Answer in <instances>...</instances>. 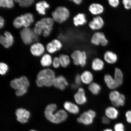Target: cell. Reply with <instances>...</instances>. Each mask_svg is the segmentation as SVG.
Instances as JSON below:
<instances>
[{
	"instance_id": "1",
	"label": "cell",
	"mask_w": 131,
	"mask_h": 131,
	"mask_svg": "<svg viewBox=\"0 0 131 131\" xmlns=\"http://www.w3.org/2000/svg\"><path fill=\"white\" fill-rule=\"evenodd\" d=\"M57 108V105L54 104L48 105L46 108L45 114L47 120L53 123L59 124L66 120L68 115L67 111L63 110H60L54 114Z\"/></svg>"
},
{
	"instance_id": "2",
	"label": "cell",
	"mask_w": 131,
	"mask_h": 131,
	"mask_svg": "<svg viewBox=\"0 0 131 131\" xmlns=\"http://www.w3.org/2000/svg\"><path fill=\"white\" fill-rule=\"evenodd\" d=\"M53 19L51 18H43L36 24L34 32L36 35L42 34L44 36H48L53 29Z\"/></svg>"
},
{
	"instance_id": "3",
	"label": "cell",
	"mask_w": 131,
	"mask_h": 131,
	"mask_svg": "<svg viewBox=\"0 0 131 131\" xmlns=\"http://www.w3.org/2000/svg\"><path fill=\"white\" fill-rule=\"evenodd\" d=\"M55 78V73L52 70L49 69L42 70L37 75L36 83L40 87L50 86L53 85Z\"/></svg>"
},
{
	"instance_id": "4",
	"label": "cell",
	"mask_w": 131,
	"mask_h": 131,
	"mask_svg": "<svg viewBox=\"0 0 131 131\" xmlns=\"http://www.w3.org/2000/svg\"><path fill=\"white\" fill-rule=\"evenodd\" d=\"M10 84L12 88L16 90V95L20 96L27 92L29 83L27 78L25 76H22L19 78H16L12 80Z\"/></svg>"
},
{
	"instance_id": "5",
	"label": "cell",
	"mask_w": 131,
	"mask_h": 131,
	"mask_svg": "<svg viewBox=\"0 0 131 131\" xmlns=\"http://www.w3.org/2000/svg\"><path fill=\"white\" fill-rule=\"evenodd\" d=\"M73 63L77 66L84 68L86 65L88 60V55L84 50H76L73 51L71 55Z\"/></svg>"
},
{
	"instance_id": "6",
	"label": "cell",
	"mask_w": 131,
	"mask_h": 131,
	"mask_svg": "<svg viewBox=\"0 0 131 131\" xmlns=\"http://www.w3.org/2000/svg\"><path fill=\"white\" fill-rule=\"evenodd\" d=\"M70 15L69 10L64 6H59L52 13L53 20L59 24L63 23L68 20Z\"/></svg>"
},
{
	"instance_id": "7",
	"label": "cell",
	"mask_w": 131,
	"mask_h": 131,
	"mask_svg": "<svg viewBox=\"0 0 131 131\" xmlns=\"http://www.w3.org/2000/svg\"><path fill=\"white\" fill-rule=\"evenodd\" d=\"M96 116L95 111L92 109H89L82 113L77 118V122L85 126H89L94 122Z\"/></svg>"
},
{
	"instance_id": "8",
	"label": "cell",
	"mask_w": 131,
	"mask_h": 131,
	"mask_svg": "<svg viewBox=\"0 0 131 131\" xmlns=\"http://www.w3.org/2000/svg\"><path fill=\"white\" fill-rule=\"evenodd\" d=\"M108 97L112 106L116 108L124 106L125 104V95L117 90H112L109 93Z\"/></svg>"
},
{
	"instance_id": "9",
	"label": "cell",
	"mask_w": 131,
	"mask_h": 131,
	"mask_svg": "<svg viewBox=\"0 0 131 131\" xmlns=\"http://www.w3.org/2000/svg\"><path fill=\"white\" fill-rule=\"evenodd\" d=\"M90 41L94 45H101L103 47L106 46L109 43V41L106 38L105 34L103 32L99 31L95 32L93 34Z\"/></svg>"
},
{
	"instance_id": "10",
	"label": "cell",
	"mask_w": 131,
	"mask_h": 131,
	"mask_svg": "<svg viewBox=\"0 0 131 131\" xmlns=\"http://www.w3.org/2000/svg\"><path fill=\"white\" fill-rule=\"evenodd\" d=\"M20 36L23 42L26 45L30 44L37 39L36 34L28 27H25L21 31Z\"/></svg>"
},
{
	"instance_id": "11",
	"label": "cell",
	"mask_w": 131,
	"mask_h": 131,
	"mask_svg": "<svg viewBox=\"0 0 131 131\" xmlns=\"http://www.w3.org/2000/svg\"><path fill=\"white\" fill-rule=\"evenodd\" d=\"M75 102L79 106L84 105L88 101V98L84 88L79 87L73 96Z\"/></svg>"
},
{
	"instance_id": "12",
	"label": "cell",
	"mask_w": 131,
	"mask_h": 131,
	"mask_svg": "<svg viewBox=\"0 0 131 131\" xmlns=\"http://www.w3.org/2000/svg\"><path fill=\"white\" fill-rule=\"evenodd\" d=\"M104 25V19L100 16H95L88 24V26L91 30L97 31L102 29Z\"/></svg>"
},
{
	"instance_id": "13",
	"label": "cell",
	"mask_w": 131,
	"mask_h": 131,
	"mask_svg": "<svg viewBox=\"0 0 131 131\" xmlns=\"http://www.w3.org/2000/svg\"><path fill=\"white\" fill-rule=\"evenodd\" d=\"M16 115L17 120L22 124H25L28 122L30 115L29 111L23 108L17 109Z\"/></svg>"
},
{
	"instance_id": "14",
	"label": "cell",
	"mask_w": 131,
	"mask_h": 131,
	"mask_svg": "<svg viewBox=\"0 0 131 131\" xmlns=\"http://www.w3.org/2000/svg\"><path fill=\"white\" fill-rule=\"evenodd\" d=\"M63 106L65 111L70 114L76 115L79 114L80 112L79 106L75 103L66 101L64 104Z\"/></svg>"
},
{
	"instance_id": "15",
	"label": "cell",
	"mask_w": 131,
	"mask_h": 131,
	"mask_svg": "<svg viewBox=\"0 0 131 131\" xmlns=\"http://www.w3.org/2000/svg\"><path fill=\"white\" fill-rule=\"evenodd\" d=\"M91 14L95 16H99L104 13V8L102 5L98 3H93L88 7Z\"/></svg>"
},
{
	"instance_id": "16",
	"label": "cell",
	"mask_w": 131,
	"mask_h": 131,
	"mask_svg": "<svg viewBox=\"0 0 131 131\" xmlns=\"http://www.w3.org/2000/svg\"><path fill=\"white\" fill-rule=\"evenodd\" d=\"M4 35V36L1 35L0 37V42L5 48H9L13 45L14 38L9 32H5Z\"/></svg>"
},
{
	"instance_id": "17",
	"label": "cell",
	"mask_w": 131,
	"mask_h": 131,
	"mask_svg": "<svg viewBox=\"0 0 131 131\" xmlns=\"http://www.w3.org/2000/svg\"><path fill=\"white\" fill-rule=\"evenodd\" d=\"M53 85L60 90H64L68 85V83L64 77L60 75L55 78Z\"/></svg>"
},
{
	"instance_id": "18",
	"label": "cell",
	"mask_w": 131,
	"mask_h": 131,
	"mask_svg": "<svg viewBox=\"0 0 131 131\" xmlns=\"http://www.w3.org/2000/svg\"><path fill=\"white\" fill-rule=\"evenodd\" d=\"M105 116L110 120H115L118 117L119 112L115 107L114 106H108L104 111Z\"/></svg>"
},
{
	"instance_id": "19",
	"label": "cell",
	"mask_w": 131,
	"mask_h": 131,
	"mask_svg": "<svg viewBox=\"0 0 131 131\" xmlns=\"http://www.w3.org/2000/svg\"><path fill=\"white\" fill-rule=\"evenodd\" d=\"M103 58L106 63L111 65L115 63L118 59L117 54L111 50H107L105 52Z\"/></svg>"
},
{
	"instance_id": "20",
	"label": "cell",
	"mask_w": 131,
	"mask_h": 131,
	"mask_svg": "<svg viewBox=\"0 0 131 131\" xmlns=\"http://www.w3.org/2000/svg\"><path fill=\"white\" fill-rule=\"evenodd\" d=\"M80 74L82 83L89 85L93 82L94 76L91 71L85 70Z\"/></svg>"
},
{
	"instance_id": "21",
	"label": "cell",
	"mask_w": 131,
	"mask_h": 131,
	"mask_svg": "<svg viewBox=\"0 0 131 131\" xmlns=\"http://www.w3.org/2000/svg\"><path fill=\"white\" fill-rule=\"evenodd\" d=\"M91 68L93 71L100 72L104 69L105 63L104 60L99 57L94 58L91 63Z\"/></svg>"
},
{
	"instance_id": "22",
	"label": "cell",
	"mask_w": 131,
	"mask_h": 131,
	"mask_svg": "<svg viewBox=\"0 0 131 131\" xmlns=\"http://www.w3.org/2000/svg\"><path fill=\"white\" fill-rule=\"evenodd\" d=\"M87 22L86 15L83 13H79L73 18L74 25L76 27L84 25Z\"/></svg>"
},
{
	"instance_id": "23",
	"label": "cell",
	"mask_w": 131,
	"mask_h": 131,
	"mask_svg": "<svg viewBox=\"0 0 131 131\" xmlns=\"http://www.w3.org/2000/svg\"><path fill=\"white\" fill-rule=\"evenodd\" d=\"M63 46L61 42L58 40L55 39L47 44V50L50 53H53L60 50Z\"/></svg>"
},
{
	"instance_id": "24",
	"label": "cell",
	"mask_w": 131,
	"mask_h": 131,
	"mask_svg": "<svg viewBox=\"0 0 131 131\" xmlns=\"http://www.w3.org/2000/svg\"><path fill=\"white\" fill-rule=\"evenodd\" d=\"M104 80L106 86L112 90H116L117 88L113 76L109 74L104 75Z\"/></svg>"
},
{
	"instance_id": "25",
	"label": "cell",
	"mask_w": 131,
	"mask_h": 131,
	"mask_svg": "<svg viewBox=\"0 0 131 131\" xmlns=\"http://www.w3.org/2000/svg\"><path fill=\"white\" fill-rule=\"evenodd\" d=\"M113 77L118 88L123 83L124 75L122 70L119 68H115Z\"/></svg>"
},
{
	"instance_id": "26",
	"label": "cell",
	"mask_w": 131,
	"mask_h": 131,
	"mask_svg": "<svg viewBox=\"0 0 131 131\" xmlns=\"http://www.w3.org/2000/svg\"><path fill=\"white\" fill-rule=\"evenodd\" d=\"M45 48L41 44L37 43L34 44L31 47L30 51L33 55L39 56L43 53Z\"/></svg>"
},
{
	"instance_id": "27",
	"label": "cell",
	"mask_w": 131,
	"mask_h": 131,
	"mask_svg": "<svg viewBox=\"0 0 131 131\" xmlns=\"http://www.w3.org/2000/svg\"><path fill=\"white\" fill-rule=\"evenodd\" d=\"M89 91L94 95L99 94L101 90V87L99 83L93 82L88 86Z\"/></svg>"
},
{
	"instance_id": "28",
	"label": "cell",
	"mask_w": 131,
	"mask_h": 131,
	"mask_svg": "<svg viewBox=\"0 0 131 131\" xmlns=\"http://www.w3.org/2000/svg\"><path fill=\"white\" fill-rule=\"evenodd\" d=\"M49 7V4L45 1L39 2L36 4V9L39 14H41L45 15L46 9Z\"/></svg>"
},
{
	"instance_id": "29",
	"label": "cell",
	"mask_w": 131,
	"mask_h": 131,
	"mask_svg": "<svg viewBox=\"0 0 131 131\" xmlns=\"http://www.w3.org/2000/svg\"><path fill=\"white\" fill-rule=\"evenodd\" d=\"M59 59L60 65L63 68H66L70 64V58L68 55L62 54L60 55Z\"/></svg>"
},
{
	"instance_id": "30",
	"label": "cell",
	"mask_w": 131,
	"mask_h": 131,
	"mask_svg": "<svg viewBox=\"0 0 131 131\" xmlns=\"http://www.w3.org/2000/svg\"><path fill=\"white\" fill-rule=\"evenodd\" d=\"M21 16L23 18L24 22L25 27H28L34 21L33 16L30 13H28Z\"/></svg>"
},
{
	"instance_id": "31",
	"label": "cell",
	"mask_w": 131,
	"mask_h": 131,
	"mask_svg": "<svg viewBox=\"0 0 131 131\" xmlns=\"http://www.w3.org/2000/svg\"><path fill=\"white\" fill-rule=\"evenodd\" d=\"M41 63L42 66H50L52 63L51 57L48 54H45L42 56L40 61Z\"/></svg>"
},
{
	"instance_id": "32",
	"label": "cell",
	"mask_w": 131,
	"mask_h": 131,
	"mask_svg": "<svg viewBox=\"0 0 131 131\" xmlns=\"http://www.w3.org/2000/svg\"><path fill=\"white\" fill-rule=\"evenodd\" d=\"M24 22L22 16H18L14 19L13 22V25L16 28H20L24 26Z\"/></svg>"
},
{
	"instance_id": "33",
	"label": "cell",
	"mask_w": 131,
	"mask_h": 131,
	"mask_svg": "<svg viewBox=\"0 0 131 131\" xmlns=\"http://www.w3.org/2000/svg\"><path fill=\"white\" fill-rule=\"evenodd\" d=\"M14 3L12 0H1L0 6L1 7L10 8L13 7Z\"/></svg>"
},
{
	"instance_id": "34",
	"label": "cell",
	"mask_w": 131,
	"mask_h": 131,
	"mask_svg": "<svg viewBox=\"0 0 131 131\" xmlns=\"http://www.w3.org/2000/svg\"><path fill=\"white\" fill-rule=\"evenodd\" d=\"M21 7H26L30 6L33 3V0H17L15 1Z\"/></svg>"
},
{
	"instance_id": "35",
	"label": "cell",
	"mask_w": 131,
	"mask_h": 131,
	"mask_svg": "<svg viewBox=\"0 0 131 131\" xmlns=\"http://www.w3.org/2000/svg\"><path fill=\"white\" fill-rule=\"evenodd\" d=\"M125 127L122 123L119 122L115 124L114 131H125Z\"/></svg>"
},
{
	"instance_id": "36",
	"label": "cell",
	"mask_w": 131,
	"mask_h": 131,
	"mask_svg": "<svg viewBox=\"0 0 131 131\" xmlns=\"http://www.w3.org/2000/svg\"><path fill=\"white\" fill-rule=\"evenodd\" d=\"M8 70V67L6 64L3 63H0V73L4 75L7 72Z\"/></svg>"
},
{
	"instance_id": "37",
	"label": "cell",
	"mask_w": 131,
	"mask_h": 131,
	"mask_svg": "<svg viewBox=\"0 0 131 131\" xmlns=\"http://www.w3.org/2000/svg\"><path fill=\"white\" fill-rule=\"evenodd\" d=\"M108 3L111 7L116 8L119 6V0H108Z\"/></svg>"
},
{
	"instance_id": "38",
	"label": "cell",
	"mask_w": 131,
	"mask_h": 131,
	"mask_svg": "<svg viewBox=\"0 0 131 131\" xmlns=\"http://www.w3.org/2000/svg\"><path fill=\"white\" fill-rule=\"evenodd\" d=\"M74 83L79 87H80L79 86L82 84V81L81 77H80V74H77L75 76L74 79Z\"/></svg>"
},
{
	"instance_id": "39",
	"label": "cell",
	"mask_w": 131,
	"mask_h": 131,
	"mask_svg": "<svg viewBox=\"0 0 131 131\" xmlns=\"http://www.w3.org/2000/svg\"><path fill=\"white\" fill-rule=\"evenodd\" d=\"M122 4L125 9H129L131 8V0H123Z\"/></svg>"
},
{
	"instance_id": "40",
	"label": "cell",
	"mask_w": 131,
	"mask_h": 131,
	"mask_svg": "<svg viewBox=\"0 0 131 131\" xmlns=\"http://www.w3.org/2000/svg\"><path fill=\"white\" fill-rule=\"evenodd\" d=\"M125 116L127 122L131 124V110L128 111L126 112Z\"/></svg>"
},
{
	"instance_id": "41",
	"label": "cell",
	"mask_w": 131,
	"mask_h": 131,
	"mask_svg": "<svg viewBox=\"0 0 131 131\" xmlns=\"http://www.w3.org/2000/svg\"><path fill=\"white\" fill-rule=\"evenodd\" d=\"M53 64V67L55 68H58L60 66V65L59 59L58 57H56L54 58Z\"/></svg>"
},
{
	"instance_id": "42",
	"label": "cell",
	"mask_w": 131,
	"mask_h": 131,
	"mask_svg": "<svg viewBox=\"0 0 131 131\" xmlns=\"http://www.w3.org/2000/svg\"><path fill=\"white\" fill-rule=\"evenodd\" d=\"M110 119L105 116L102 117L101 119V122H102L103 124L108 125L110 124Z\"/></svg>"
},
{
	"instance_id": "43",
	"label": "cell",
	"mask_w": 131,
	"mask_h": 131,
	"mask_svg": "<svg viewBox=\"0 0 131 131\" xmlns=\"http://www.w3.org/2000/svg\"><path fill=\"white\" fill-rule=\"evenodd\" d=\"M71 1L72 2L75 4L78 5H81L83 2L82 0H72Z\"/></svg>"
},
{
	"instance_id": "44",
	"label": "cell",
	"mask_w": 131,
	"mask_h": 131,
	"mask_svg": "<svg viewBox=\"0 0 131 131\" xmlns=\"http://www.w3.org/2000/svg\"><path fill=\"white\" fill-rule=\"evenodd\" d=\"M4 25V19L1 16L0 17V28H2Z\"/></svg>"
},
{
	"instance_id": "45",
	"label": "cell",
	"mask_w": 131,
	"mask_h": 131,
	"mask_svg": "<svg viewBox=\"0 0 131 131\" xmlns=\"http://www.w3.org/2000/svg\"><path fill=\"white\" fill-rule=\"evenodd\" d=\"M103 131H114L112 129L109 128H106L104 129Z\"/></svg>"
},
{
	"instance_id": "46",
	"label": "cell",
	"mask_w": 131,
	"mask_h": 131,
	"mask_svg": "<svg viewBox=\"0 0 131 131\" xmlns=\"http://www.w3.org/2000/svg\"><path fill=\"white\" fill-rule=\"evenodd\" d=\"M29 131H37L36 130H29Z\"/></svg>"
}]
</instances>
